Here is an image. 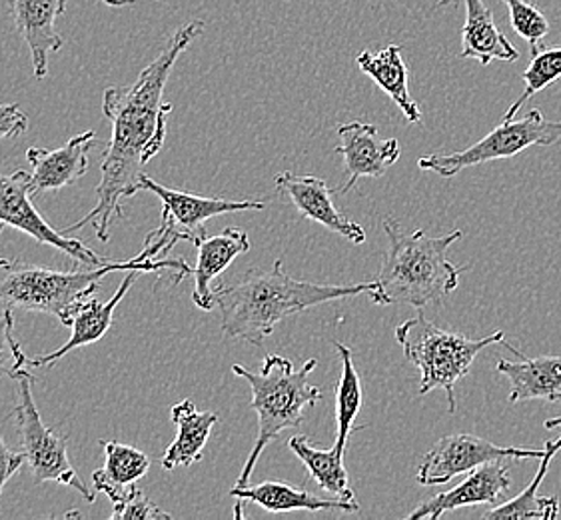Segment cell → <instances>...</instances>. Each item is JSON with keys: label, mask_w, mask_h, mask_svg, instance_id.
I'll list each match as a JSON object with an SVG mask.
<instances>
[{"label": "cell", "mask_w": 561, "mask_h": 520, "mask_svg": "<svg viewBox=\"0 0 561 520\" xmlns=\"http://www.w3.org/2000/svg\"><path fill=\"white\" fill-rule=\"evenodd\" d=\"M560 138L561 121H548L541 111L531 109L524 118L502 121V125L495 126L492 133L483 136L473 147L448 155H430L417 160V167L432 170L442 179H451L463 169L517 157L529 147H551Z\"/></svg>", "instance_id": "9"}, {"label": "cell", "mask_w": 561, "mask_h": 520, "mask_svg": "<svg viewBox=\"0 0 561 520\" xmlns=\"http://www.w3.org/2000/svg\"><path fill=\"white\" fill-rule=\"evenodd\" d=\"M546 449H514L497 446L476 434H448L442 437L432 451L424 456L417 468L415 481L422 487H442L448 485L454 476L472 473L473 468L492 461L504 459H541Z\"/></svg>", "instance_id": "11"}, {"label": "cell", "mask_w": 561, "mask_h": 520, "mask_svg": "<svg viewBox=\"0 0 561 520\" xmlns=\"http://www.w3.org/2000/svg\"><path fill=\"white\" fill-rule=\"evenodd\" d=\"M288 446L302 461L318 487L330 493L332 497L356 500L354 493L350 490L348 473L344 466L346 451L337 449L336 444L328 451H320L312 446L306 437H293L288 441Z\"/></svg>", "instance_id": "26"}, {"label": "cell", "mask_w": 561, "mask_h": 520, "mask_svg": "<svg viewBox=\"0 0 561 520\" xmlns=\"http://www.w3.org/2000/svg\"><path fill=\"white\" fill-rule=\"evenodd\" d=\"M505 349L514 352L519 361L497 362V373L505 376L512 385L510 403L526 400H550L561 403V354L528 359L516 347L505 342Z\"/></svg>", "instance_id": "18"}, {"label": "cell", "mask_w": 561, "mask_h": 520, "mask_svg": "<svg viewBox=\"0 0 561 520\" xmlns=\"http://www.w3.org/2000/svg\"><path fill=\"white\" fill-rule=\"evenodd\" d=\"M101 446L104 464L92 473V485L118 509L138 490L136 483L148 475L150 456L123 442L101 441Z\"/></svg>", "instance_id": "21"}, {"label": "cell", "mask_w": 561, "mask_h": 520, "mask_svg": "<svg viewBox=\"0 0 561 520\" xmlns=\"http://www.w3.org/2000/svg\"><path fill=\"white\" fill-rule=\"evenodd\" d=\"M337 136H340V147L334 148L344 165L348 179L334 189V194H348L356 182L364 177L368 179H380L386 174V170L393 167L400 159V143L396 138H378V128L370 123L362 121H352L346 125L337 126Z\"/></svg>", "instance_id": "12"}, {"label": "cell", "mask_w": 561, "mask_h": 520, "mask_svg": "<svg viewBox=\"0 0 561 520\" xmlns=\"http://www.w3.org/2000/svg\"><path fill=\"white\" fill-rule=\"evenodd\" d=\"M356 65L366 77H370L392 99L393 104L402 111L408 123L417 125L422 121V111L410 94L408 67H405L400 46H386L378 53L364 50L356 57Z\"/></svg>", "instance_id": "23"}, {"label": "cell", "mask_w": 561, "mask_h": 520, "mask_svg": "<svg viewBox=\"0 0 561 520\" xmlns=\"http://www.w3.org/2000/svg\"><path fill=\"white\" fill-rule=\"evenodd\" d=\"M561 79V46L556 48H539L536 55H531L528 68L522 72V80L526 82V89L517 99L510 111L504 114V121L516 118L517 111L524 106V102L531 99L534 94L548 89Z\"/></svg>", "instance_id": "28"}, {"label": "cell", "mask_w": 561, "mask_h": 520, "mask_svg": "<svg viewBox=\"0 0 561 520\" xmlns=\"http://www.w3.org/2000/svg\"><path fill=\"white\" fill-rule=\"evenodd\" d=\"M140 191L157 194L162 203L160 227L150 230L145 238L142 250H147L150 259H162L176 242H192L198 247L206 235V223L214 216L244 213V211H264V201H228V199H210L201 194L182 193L150 179L142 177Z\"/></svg>", "instance_id": "7"}, {"label": "cell", "mask_w": 561, "mask_h": 520, "mask_svg": "<svg viewBox=\"0 0 561 520\" xmlns=\"http://www.w3.org/2000/svg\"><path fill=\"white\" fill-rule=\"evenodd\" d=\"M140 274H142V271H138V269L126 272L123 283L116 289L113 298H108L106 303H102L96 296H92L89 303L80 308L77 317L72 320V325H70L72 335H70L67 344H62L55 352L38 354V357L28 359V366H34V369L36 366H53L55 362L65 359L68 352L77 351L80 347H89L92 342H99L108 332V328L113 327L116 306L121 305V301L133 289V284L138 281Z\"/></svg>", "instance_id": "19"}, {"label": "cell", "mask_w": 561, "mask_h": 520, "mask_svg": "<svg viewBox=\"0 0 561 520\" xmlns=\"http://www.w3.org/2000/svg\"><path fill=\"white\" fill-rule=\"evenodd\" d=\"M546 453L541 454L539 459V468L534 481L529 483L528 487L524 488L516 498L507 500L504 505H497L495 509L483 512V519H543L556 520L560 515V500L556 497H539L538 488L541 481L548 475L550 471L551 461L553 456L561 451V434L556 441L546 442Z\"/></svg>", "instance_id": "25"}, {"label": "cell", "mask_w": 561, "mask_h": 520, "mask_svg": "<svg viewBox=\"0 0 561 520\" xmlns=\"http://www.w3.org/2000/svg\"><path fill=\"white\" fill-rule=\"evenodd\" d=\"M196 249H198V259H196V264H194L191 272L192 281H194L192 303L204 313H210L214 306H218L214 281L240 255H247L250 250V238H248L247 230L228 227L216 237L204 238Z\"/></svg>", "instance_id": "17"}, {"label": "cell", "mask_w": 561, "mask_h": 520, "mask_svg": "<svg viewBox=\"0 0 561 520\" xmlns=\"http://www.w3.org/2000/svg\"><path fill=\"white\" fill-rule=\"evenodd\" d=\"M24 461H26V456H24L23 451H21V453L11 451V449L7 446L4 439H2V432H0V497H2L4 485L11 481L12 476L21 471Z\"/></svg>", "instance_id": "33"}, {"label": "cell", "mask_w": 561, "mask_h": 520, "mask_svg": "<svg viewBox=\"0 0 561 520\" xmlns=\"http://www.w3.org/2000/svg\"><path fill=\"white\" fill-rule=\"evenodd\" d=\"M2 230H4V225H2V223H0V235H2Z\"/></svg>", "instance_id": "36"}, {"label": "cell", "mask_w": 561, "mask_h": 520, "mask_svg": "<svg viewBox=\"0 0 561 520\" xmlns=\"http://www.w3.org/2000/svg\"><path fill=\"white\" fill-rule=\"evenodd\" d=\"M172 422L176 427V439L172 441L167 453L162 456V468H186L203 459L204 446L213 434L218 415L198 410L192 400H182L172 407Z\"/></svg>", "instance_id": "24"}, {"label": "cell", "mask_w": 561, "mask_h": 520, "mask_svg": "<svg viewBox=\"0 0 561 520\" xmlns=\"http://www.w3.org/2000/svg\"><path fill=\"white\" fill-rule=\"evenodd\" d=\"M114 520H170L169 512L160 509L150 498L145 497L140 490H136L133 497L124 502L123 507L113 509Z\"/></svg>", "instance_id": "31"}, {"label": "cell", "mask_w": 561, "mask_h": 520, "mask_svg": "<svg viewBox=\"0 0 561 520\" xmlns=\"http://www.w3.org/2000/svg\"><path fill=\"white\" fill-rule=\"evenodd\" d=\"M507 473H510V466L502 461L482 464V466L473 468L470 476L458 487L446 490V493H438L436 497L417 505L408 515V520H438L448 510L476 507V505H495L497 498L502 497L512 485Z\"/></svg>", "instance_id": "15"}, {"label": "cell", "mask_w": 561, "mask_h": 520, "mask_svg": "<svg viewBox=\"0 0 561 520\" xmlns=\"http://www.w3.org/2000/svg\"><path fill=\"white\" fill-rule=\"evenodd\" d=\"M504 330H495L483 339H468L460 332L436 327L422 313L396 328V340L404 351L405 361L414 364L422 373L420 395H427L434 388H444L448 396L449 412L458 407L456 385L472 369L476 357L485 347L504 342Z\"/></svg>", "instance_id": "6"}, {"label": "cell", "mask_w": 561, "mask_h": 520, "mask_svg": "<svg viewBox=\"0 0 561 520\" xmlns=\"http://www.w3.org/2000/svg\"><path fill=\"white\" fill-rule=\"evenodd\" d=\"M451 0H439V7H446ZM466 4V23L461 29L460 58H476L483 67L492 60L516 63L519 50L512 45L505 34L497 29L494 14L488 9L485 0H463Z\"/></svg>", "instance_id": "20"}, {"label": "cell", "mask_w": 561, "mask_h": 520, "mask_svg": "<svg viewBox=\"0 0 561 520\" xmlns=\"http://www.w3.org/2000/svg\"><path fill=\"white\" fill-rule=\"evenodd\" d=\"M28 366V357L24 354L19 340L14 339V318L12 308L4 306L0 313V378H19Z\"/></svg>", "instance_id": "30"}, {"label": "cell", "mask_w": 561, "mask_h": 520, "mask_svg": "<svg viewBox=\"0 0 561 520\" xmlns=\"http://www.w3.org/2000/svg\"><path fill=\"white\" fill-rule=\"evenodd\" d=\"M135 269L158 272L160 281H164V272L170 271L174 274V284L192 272L184 259H150L145 250L130 260H106L87 271H53L23 260L0 259V303L9 308L45 313L70 327L80 308L99 293L106 274Z\"/></svg>", "instance_id": "3"}, {"label": "cell", "mask_w": 561, "mask_h": 520, "mask_svg": "<svg viewBox=\"0 0 561 520\" xmlns=\"http://www.w3.org/2000/svg\"><path fill=\"white\" fill-rule=\"evenodd\" d=\"M99 145V138L87 131L72 136L65 147H31L26 159L33 167V194L58 191L80 181L89 172V152Z\"/></svg>", "instance_id": "16"}, {"label": "cell", "mask_w": 561, "mask_h": 520, "mask_svg": "<svg viewBox=\"0 0 561 520\" xmlns=\"http://www.w3.org/2000/svg\"><path fill=\"white\" fill-rule=\"evenodd\" d=\"M543 427H546L548 430L558 429V427H561V417L546 420V422H543Z\"/></svg>", "instance_id": "35"}, {"label": "cell", "mask_w": 561, "mask_h": 520, "mask_svg": "<svg viewBox=\"0 0 561 520\" xmlns=\"http://www.w3.org/2000/svg\"><path fill=\"white\" fill-rule=\"evenodd\" d=\"M31 196H34L33 177L28 172L24 170H14L12 174L0 172V223L4 227L21 230L41 245L65 252L67 257L84 267H99L108 260L99 257L79 238L68 237L62 230L50 227L45 216L34 208Z\"/></svg>", "instance_id": "10"}, {"label": "cell", "mask_w": 561, "mask_h": 520, "mask_svg": "<svg viewBox=\"0 0 561 520\" xmlns=\"http://www.w3.org/2000/svg\"><path fill=\"white\" fill-rule=\"evenodd\" d=\"M274 182L276 189L290 199V203L298 208L300 215L320 223L322 227L330 228L336 235L348 238L354 245L366 242L364 228L337 211L334 204V189H330L322 179L312 174L282 172Z\"/></svg>", "instance_id": "13"}, {"label": "cell", "mask_w": 561, "mask_h": 520, "mask_svg": "<svg viewBox=\"0 0 561 520\" xmlns=\"http://www.w3.org/2000/svg\"><path fill=\"white\" fill-rule=\"evenodd\" d=\"M383 233L388 250L378 272V289L368 294L374 305H410L422 310L454 293L460 284L458 269L448 260V250L463 233L454 230L444 237H430L426 230L408 233L400 221L386 218Z\"/></svg>", "instance_id": "4"}, {"label": "cell", "mask_w": 561, "mask_h": 520, "mask_svg": "<svg viewBox=\"0 0 561 520\" xmlns=\"http://www.w3.org/2000/svg\"><path fill=\"white\" fill-rule=\"evenodd\" d=\"M28 116L19 104H0V140L14 138L26 133Z\"/></svg>", "instance_id": "32"}, {"label": "cell", "mask_w": 561, "mask_h": 520, "mask_svg": "<svg viewBox=\"0 0 561 520\" xmlns=\"http://www.w3.org/2000/svg\"><path fill=\"white\" fill-rule=\"evenodd\" d=\"M340 361H342V373L337 378L336 386V444L337 449L346 451L350 432L354 429V420L358 417L362 408V383H359L358 369L354 366V357L346 344L334 342Z\"/></svg>", "instance_id": "27"}, {"label": "cell", "mask_w": 561, "mask_h": 520, "mask_svg": "<svg viewBox=\"0 0 561 520\" xmlns=\"http://www.w3.org/2000/svg\"><path fill=\"white\" fill-rule=\"evenodd\" d=\"M14 16L16 33L28 45L36 79L48 75V55L65 46L57 33V19L67 11L68 0H7Z\"/></svg>", "instance_id": "14"}, {"label": "cell", "mask_w": 561, "mask_h": 520, "mask_svg": "<svg viewBox=\"0 0 561 520\" xmlns=\"http://www.w3.org/2000/svg\"><path fill=\"white\" fill-rule=\"evenodd\" d=\"M378 289L376 281L362 284H320L298 281L274 260L272 269H252L237 284L216 286L220 325L226 339L247 340L260 347L284 318L300 315L312 306L334 303Z\"/></svg>", "instance_id": "2"}, {"label": "cell", "mask_w": 561, "mask_h": 520, "mask_svg": "<svg viewBox=\"0 0 561 520\" xmlns=\"http://www.w3.org/2000/svg\"><path fill=\"white\" fill-rule=\"evenodd\" d=\"M34 376L28 371L16 378V405L12 417L23 442V453L31 466L34 485L57 483L77 490L87 502H94L96 490L84 485L75 464L70 463L67 437L45 425L33 396Z\"/></svg>", "instance_id": "8"}, {"label": "cell", "mask_w": 561, "mask_h": 520, "mask_svg": "<svg viewBox=\"0 0 561 520\" xmlns=\"http://www.w3.org/2000/svg\"><path fill=\"white\" fill-rule=\"evenodd\" d=\"M104 4H108L111 9H118V7H128V4H136V0H102Z\"/></svg>", "instance_id": "34"}, {"label": "cell", "mask_w": 561, "mask_h": 520, "mask_svg": "<svg viewBox=\"0 0 561 520\" xmlns=\"http://www.w3.org/2000/svg\"><path fill=\"white\" fill-rule=\"evenodd\" d=\"M230 497L244 502H254L268 512H293V510H342V512H356L359 510L358 500H344V498H320L304 490L300 487H293L280 481H266L260 485H248V487H234L230 490Z\"/></svg>", "instance_id": "22"}, {"label": "cell", "mask_w": 561, "mask_h": 520, "mask_svg": "<svg viewBox=\"0 0 561 520\" xmlns=\"http://www.w3.org/2000/svg\"><path fill=\"white\" fill-rule=\"evenodd\" d=\"M203 33V21L184 24L130 87H111L104 91L102 113L113 125V136L102 157L96 206L62 233L70 235L92 223L99 240L106 242L111 238L114 218L126 215L124 199L140 193V182L147 174L145 165L164 147L167 116L172 113V104L162 101V94L170 72L180 55Z\"/></svg>", "instance_id": "1"}, {"label": "cell", "mask_w": 561, "mask_h": 520, "mask_svg": "<svg viewBox=\"0 0 561 520\" xmlns=\"http://www.w3.org/2000/svg\"><path fill=\"white\" fill-rule=\"evenodd\" d=\"M316 366L318 361L310 359L296 371L293 361L280 354H268L260 373H252L242 364H232V373L247 381L252 388L250 407L259 415L256 442L248 454L247 464L234 487H248L256 463L270 442L276 441L284 430L300 427L304 422V408L320 403V386L310 385V374L314 373Z\"/></svg>", "instance_id": "5"}, {"label": "cell", "mask_w": 561, "mask_h": 520, "mask_svg": "<svg viewBox=\"0 0 561 520\" xmlns=\"http://www.w3.org/2000/svg\"><path fill=\"white\" fill-rule=\"evenodd\" d=\"M510 11V24L514 33L519 34L529 45L531 55H536L543 38L550 34V23L541 12L526 0H504Z\"/></svg>", "instance_id": "29"}]
</instances>
